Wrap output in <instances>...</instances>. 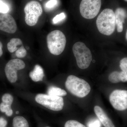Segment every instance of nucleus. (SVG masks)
Instances as JSON below:
<instances>
[{"mask_svg":"<svg viewBox=\"0 0 127 127\" xmlns=\"http://www.w3.org/2000/svg\"><path fill=\"white\" fill-rule=\"evenodd\" d=\"M98 30L101 34L109 36L113 33L116 28L115 14L110 9L103 10L96 21Z\"/></svg>","mask_w":127,"mask_h":127,"instance_id":"nucleus-1","label":"nucleus"},{"mask_svg":"<svg viewBox=\"0 0 127 127\" xmlns=\"http://www.w3.org/2000/svg\"><path fill=\"white\" fill-rule=\"evenodd\" d=\"M65 86L68 92L78 97H85L91 92V86L88 83L74 75L68 76Z\"/></svg>","mask_w":127,"mask_h":127,"instance_id":"nucleus-2","label":"nucleus"},{"mask_svg":"<svg viewBox=\"0 0 127 127\" xmlns=\"http://www.w3.org/2000/svg\"><path fill=\"white\" fill-rule=\"evenodd\" d=\"M47 43L50 52L52 55L58 56L64 51L66 40L62 32L59 30H55L48 34Z\"/></svg>","mask_w":127,"mask_h":127,"instance_id":"nucleus-3","label":"nucleus"},{"mask_svg":"<svg viewBox=\"0 0 127 127\" xmlns=\"http://www.w3.org/2000/svg\"><path fill=\"white\" fill-rule=\"evenodd\" d=\"M72 51L78 67L81 69L88 68L92 61V56L86 45L81 42H76L73 46Z\"/></svg>","mask_w":127,"mask_h":127,"instance_id":"nucleus-4","label":"nucleus"},{"mask_svg":"<svg viewBox=\"0 0 127 127\" xmlns=\"http://www.w3.org/2000/svg\"><path fill=\"white\" fill-rule=\"evenodd\" d=\"M36 102L48 108L55 111H59L63 109L64 102L61 96L39 94L35 97Z\"/></svg>","mask_w":127,"mask_h":127,"instance_id":"nucleus-5","label":"nucleus"},{"mask_svg":"<svg viewBox=\"0 0 127 127\" xmlns=\"http://www.w3.org/2000/svg\"><path fill=\"white\" fill-rule=\"evenodd\" d=\"M25 21L26 23L30 26H35L39 17L42 14V7L40 3L35 0L28 2L24 8Z\"/></svg>","mask_w":127,"mask_h":127,"instance_id":"nucleus-6","label":"nucleus"},{"mask_svg":"<svg viewBox=\"0 0 127 127\" xmlns=\"http://www.w3.org/2000/svg\"><path fill=\"white\" fill-rule=\"evenodd\" d=\"M101 0H82L79 10L82 17L87 19H93L99 13Z\"/></svg>","mask_w":127,"mask_h":127,"instance_id":"nucleus-7","label":"nucleus"},{"mask_svg":"<svg viewBox=\"0 0 127 127\" xmlns=\"http://www.w3.org/2000/svg\"><path fill=\"white\" fill-rule=\"evenodd\" d=\"M24 62L21 59H15L10 60L6 65L5 72L7 79L11 83L15 82L17 80V71L25 67Z\"/></svg>","mask_w":127,"mask_h":127,"instance_id":"nucleus-8","label":"nucleus"},{"mask_svg":"<svg viewBox=\"0 0 127 127\" xmlns=\"http://www.w3.org/2000/svg\"><path fill=\"white\" fill-rule=\"evenodd\" d=\"M109 100L111 105L116 110L123 111L127 109V90H114L110 94Z\"/></svg>","mask_w":127,"mask_h":127,"instance_id":"nucleus-9","label":"nucleus"},{"mask_svg":"<svg viewBox=\"0 0 127 127\" xmlns=\"http://www.w3.org/2000/svg\"><path fill=\"white\" fill-rule=\"evenodd\" d=\"M17 26L13 17L9 14L0 15V30L9 34H14Z\"/></svg>","mask_w":127,"mask_h":127,"instance_id":"nucleus-10","label":"nucleus"},{"mask_svg":"<svg viewBox=\"0 0 127 127\" xmlns=\"http://www.w3.org/2000/svg\"><path fill=\"white\" fill-rule=\"evenodd\" d=\"M94 111L96 116L104 127H115L112 122L101 108L99 106H95Z\"/></svg>","mask_w":127,"mask_h":127,"instance_id":"nucleus-11","label":"nucleus"},{"mask_svg":"<svg viewBox=\"0 0 127 127\" xmlns=\"http://www.w3.org/2000/svg\"><path fill=\"white\" fill-rule=\"evenodd\" d=\"M115 22L118 32H122L123 30V24L125 22L127 13L124 9L118 8L116 9L115 13Z\"/></svg>","mask_w":127,"mask_h":127,"instance_id":"nucleus-12","label":"nucleus"},{"mask_svg":"<svg viewBox=\"0 0 127 127\" xmlns=\"http://www.w3.org/2000/svg\"><path fill=\"white\" fill-rule=\"evenodd\" d=\"M44 76V71L42 67L39 65H36L33 70L30 73V77L34 82L40 81Z\"/></svg>","mask_w":127,"mask_h":127,"instance_id":"nucleus-13","label":"nucleus"},{"mask_svg":"<svg viewBox=\"0 0 127 127\" xmlns=\"http://www.w3.org/2000/svg\"><path fill=\"white\" fill-rule=\"evenodd\" d=\"M22 44V42L20 39L16 38H12L7 43V49L9 52H14L18 49L17 46Z\"/></svg>","mask_w":127,"mask_h":127,"instance_id":"nucleus-14","label":"nucleus"},{"mask_svg":"<svg viewBox=\"0 0 127 127\" xmlns=\"http://www.w3.org/2000/svg\"><path fill=\"white\" fill-rule=\"evenodd\" d=\"M48 94L58 96H63L67 95L66 92L64 89L55 86H51L48 89Z\"/></svg>","mask_w":127,"mask_h":127,"instance_id":"nucleus-15","label":"nucleus"},{"mask_svg":"<svg viewBox=\"0 0 127 127\" xmlns=\"http://www.w3.org/2000/svg\"><path fill=\"white\" fill-rule=\"evenodd\" d=\"M13 127H29L27 120L22 116H17L13 120Z\"/></svg>","mask_w":127,"mask_h":127,"instance_id":"nucleus-16","label":"nucleus"},{"mask_svg":"<svg viewBox=\"0 0 127 127\" xmlns=\"http://www.w3.org/2000/svg\"><path fill=\"white\" fill-rule=\"evenodd\" d=\"M108 79L112 83H117L121 82L120 72L114 71L111 73L108 77Z\"/></svg>","mask_w":127,"mask_h":127,"instance_id":"nucleus-17","label":"nucleus"},{"mask_svg":"<svg viewBox=\"0 0 127 127\" xmlns=\"http://www.w3.org/2000/svg\"><path fill=\"white\" fill-rule=\"evenodd\" d=\"M0 111L2 112L5 113L6 116L10 117L12 115L13 111L11 108V106L6 105L1 103L0 104Z\"/></svg>","mask_w":127,"mask_h":127,"instance_id":"nucleus-18","label":"nucleus"},{"mask_svg":"<svg viewBox=\"0 0 127 127\" xmlns=\"http://www.w3.org/2000/svg\"><path fill=\"white\" fill-rule=\"evenodd\" d=\"M58 4L57 0H50L46 3L45 8L47 11L52 10L56 7Z\"/></svg>","mask_w":127,"mask_h":127,"instance_id":"nucleus-19","label":"nucleus"},{"mask_svg":"<svg viewBox=\"0 0 127 127\" xmlns=\"http://www.w3.org/2000/svg\"><path fill=\"white\" fill-rule=\"evenodd\" d=\"M64 127H86L76 120H69L66 122Z\"/></svg>","mask_w":127,"mask_h":127,"instance_id":"nucleus-20","label":"nucleus"},{"mask_svg":"<svg viewBox=\"0 0 127 127\" xmlns=\"http://www.w3.org/2000/svg\"><path fill=\"white\" fill-rule=\"evenodd\" d=\"M13 100H14V98L13 97L9 94H5L2 96V102L6 105L11 106L13 102Z\"/></svg>","mask_w":127,"mask_h":127,"instance_id":"nucleus-21","label":"nucleus"},{"mask_svg":"<svg viewBox=\"0 0 127 127\" xmlns=\"http://www.w3.org/2000/svg\"><path fill=\"white\" fill-rule=\"evenodd\" d=\"M27 52L23 46L16 50V55L18 58H23L26 56Z\"/></svg>","mask_w":127,"mask_h":127,"instance_id":"nucleus-22","label":"nucleus"},{"mask_svg":"<svg viewBox=\"0 0 127 127\" xmlns=\"http://www.w3.org/2000/svg\"><path fill=\"white\" fill-rule=\"evenodd\" d=\"M66 17L65 14L64 12L57 15L53 19V22L54 24H56L61 22Z\"/></svg>","mask_w":127,"mask_h":127,"instance_id":"nucleus-23","label":"nucleus"},{"mask_svg":"<svg viewBox=\"0 0 127 127\" xmlns=\"http://www.w3.org/2000/svg\"><path fill=\"white\" fill-rule=\"evenodd\" d=\"M9 11V8L8 5L0 0V13L6 14Z\"/></svg>","mask_w":127,"mask_h":127,"instance_id":"nucleus-24","label":"nucleus"},{"mask_svg":"<svg viewBox=\"0 0 127 127\" xmlns=\"http://www.w3.org/2000/svg\"><path fill=\"white\" fill-rule=\"evenodd\" d=\"M87 126L88 127H101V122L96 119H92L88 123Z\"/></svg>","mask_w":127,"mask_h":127,"instance_id":"nucleus-25","label":"nucleus"},{"mask_svg":"<svg viewBox=\"0 0 127 127\" xmlns=\"http://www.w3.org/2000/svg\"><path fill=\"white\" fill-rule=\"evenodd\" d=\"M119 66L122 71L127 72V57L121 59Z\"/></svg>","mask_w":127,"mask_h":127,"instance_id":"nucleus-26","label":"nucleus"},{"mask_svg":"<svg viewBox=\"0 0 127 127\" xmlns=\"http://www.w3.org/2000/svg\"><path fill=\"white\" fill-rule=\"evenodd\" d=\"M120 76L121 82H127L126 72L123 71L120 72Z\"/></svg>","mask_w":127,"mask_h":127,"instance_id":"nucleus-27","label":"nucleus"},{"mask_svg":"<svg viewBox=\"0 0 127 127\" xmlns=\"http://www.w3.org/2000/svg\"><path fill=\"white\" fill-rule=\"evenodd\" d=\"M6 120L3 118H0V127H5L7 124Z\"/></svg>","mask_w":127,"mask_h":127,"instance_id":"nucleus-28","label":"nucleus"},{"mask_svg":"<svg viewBox=\"0 0 127 127\" xmlns=\"http://www.w3.org/2000/svg\"><path fill=\"white\" fill-rule=\"evenodd\" d=\"M2 43L0 41V57L2 56L3 54V51L2 50Z\"/></svg>","mask_w":127,"mask_h":127,"instance_id":"nucleus-29","label":"nucleus"},{"mask_svg":"<svg viewBox=\"0 0 127 127\" xmlns=\"http://www.w3.org/2000/svg\"><path fill=\"white\" fill-rule=\"evenodd\" d=\"M126 40H127V32H126Z\"/></svg>","mask_w":127,"mask_h":127,"instance_id":"nucleus-30","label":"nucleus"},{"mask_svg":"<svg viewBox=\"0 0 127 127\" xmlns=\"http://www.w3.org/2000/svg\"><path fill=\"white\" fill-rule=\"evenodd\" d=\"M126 73V79H127V72Z\"/></svg>","mask_w":127,"mask_h":127,"instance_id":"nucleus-31","label":"nucleus"},{"mask_svg":"<svg viewBox=\"0 0 127 127\" xmlns=\"http://www.w3.org/2000/svg\"><path fill=\"white\" fill-rule=\"evenodd\" d=\"M18 113H19V112H18V111H17L16 112V114H18Z\"/></svg>","mask_w":127,"mask_h":127,"instance_id":"nucleus-32","label":"nucleus"},{"mask_svg":"<svg viewBox=\"0 0 127 127\" xmlns=\"http://www.w3.org/2000/svg\"><path fill=\"white\" fill-rule=\"evenodd\" d=\"M124 0L125 1H127V0Z\"/></svg>","mask_w":127,"mask_h":127,"instance_id":"nucleus-33","label":"nucleus"},{"mask_svg":"<svg viewBox=\"0 0 127 127\" xmlns=\"http://www.w3.org/2000/svg\"><path fill=\"white\" fill-rule=\"evenodd\" d=\"M40 0V1H42V0Z\"/></svg>","mask_w":127,"mask_h":127,"instance_id":"nucleus-34","label":"nucleus"},{"mask_svg":"<svg viewBox=\"0 0 127 127\" xmlns=\"http://www.w3.org/2000/svg\"></svg>","mask_w":127,"mask_h":127,"instance_id":"nucleus-35","label":"nucleus"}]
</instances>
